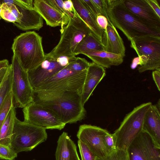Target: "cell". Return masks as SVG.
Instances as JSON below:
<instances>
[{
    "mask_svg": "<svg viewBox=\"0 0 160 160\" xmlns=\"http://www.w3.org/2000/svg\"><path fill=\"white\" fill-rule=\"evenodd\" d=\"M152 76L158 89L160 91V70L153 71L152 72Z\"/></svg>",
    "mask_w": 160,
    "mask_h": 160,
    "instance_id": "obj_39",
    "label": "cell"
},
{
    "mask_svg": "<svg viewBox=\"0 0 160 160\" xmlns=\"http://www.w3.org/2000/svg\"><path fill=\"white\" fill-rule=\"evenodd\" d=\"M152 104L146 112L143 129L148 133L155 142L160 145V112Z\"/></svg>",
    "mask_w": 160,
    "mask_h": 160,
    "instance_id": "obj_20",
    "label": "cell"
},
{
    "mask_svg": "<svg viewBox=\"0 0 160 160\" xmlns=\"http://www.w3.org/2000/svg\"><path fill=\"white\" fill-rule=\"evenodd\" d=\"M76 13L101 42L102 31L80 0H71Z\"/></svg>",
    "mask_w": 160,
    "mask_h": 160,
    "instance_id": "obj_22",
    "label": "cell"
},
{
    "mask_svg": "<svg viewBox=\"0 0 160 160\" xmlns=\"http://www.w3.org/2000/svg\"><path fill=\"white\" fill-rule=\"evenodd\" d=\"M131 42V47L138 56L144 55L148 60L146 64L139 66L138 72L147 70H160V36L146 35L136 37Z\"/></svg>",
    "mask_w": 160,
    "mask_h": 160,
    "instance_id": "obj_9",
    "label": "cell"
},
{
    "mask_svg": "<svg viewBox=\"0 0 160 160\" xmlns=\"http://www.w3.org/2000/svg\"><path fill=\"white\" fill-rule=\"evenodd\" d=\"M108 132L99 127L84 124L79 127L77 136L78 140L87 146L97 158H101L110 153L104 141V137Z\"/></svg>",
    "mask_w": 160,
    "mask_h": 160,
    "instance_id": "obj_13",
    "label": "cell"
},
{
    "mask_svg": "<svg viewBox=\"0 0 160 160\" xmlns=\"http://www.w3.org/2000/svg\"><path fill=\"white\" fill-rule=\"evenodd\" d=\"M13 105L11 91L7 95L0 108V130L9 110Z\"/></svg>",
    "mask_w": 160,
    "mask_h": 160,
    "instance_id": "obj_26",
    "label": "cell"
},
{
    "mask_svg": "<svg viewBox=\"0 0 160 160\" xmlns=\"http://www.w3.org/2000/svg\"><path fill=\"white\" fill-rule=\"evenodd\" d=\"M17 156L18 154L10 147L0 144V159L13 160Z\"/></svg>",
    "mask_w": 160,
    "mask_h": 160,
    "instance_id": "obj_30",
    "label": "cell"
},
{
    "mask_svg": "<svg viewBox=\"0 0 160 160\" xmlns=\"http://www.w3.org/2000/svg\"><path fill=\"white\" fill-rule=\"evenodd\" d=\"M16 117L13 105L9 110L0 130V144L10 147Z\"/></svg>",
    "mask_w": 160,
    "mask_h": 160,
    "instance_id": "obj_23",
    "label": "cell"
},
{
    "mask_svg": "<svg viewBox=\"0 0 160 160\" xmlns=\"http://www.w3.org/2000/svg\"><path fill=\"white\" fill-rule=\"evenodd\" d=\"M96 22L103 32V31L106 29L108 25L107 18L104 16L98 15L97 17Z\"/></svg>",
    "mask_w": 160,
    "mask_h": 160,
    "instance_id": "obj_36",
    "label": "cell"
},
{
    "mask_svg": "<svg viewBox=\"0 0 160 160\" xmlns=\"http://www.w3.org/2000/svg\"><path fill=\"white\" fill-rule=\"evenodd\" d=\"M105 75L106 71L104 68L93 62H90L87 70L81 93L82 102L84 105Z\"/></svg>",
    "mask_w": 160,
    "mask_h": 160,
    "instance_id": "obj_18",
    "label": "cell"
},
{
    "mask_svg": "<svg viewBox=\"0 0 160 160\" xmlns=\"http://www.w3.org/2000/svg\"><path fill=\"white\" fill-rule=\"evenodd\" d=\"M107 13L109 20L129 40L146 35L160 36V33L146 26L128 9L122 0H107Z\"/></svg>",
    "mask_w": 160,
    "mask_h": 160,
    "instance_id": "obj_2",
    "label": "cell"
},
{
    "mask_svg": "<svg viewBox=\"0 0 160 160\" xmlns=\"http://www.w3.org/2000/svg\"><path fill=\"white\" fill-rule=\"evenodd\" d=\"M46 130L16 118L10 146L16 153L30 151L45 141Z\"/></svg>",
    "mask_w": 160,
    "mask_h": 160,
    "instance_id": "obj_6",
    "label": "cell"
},
{
    "mask_svg": "<svg viewBox=\"0 0 160 160\" xmlns=\"http://www.w3.org/2000/svg\"><path fill=\"white\" fill-rule=\"evenodd\" d=\"M78 144L82 160H96L97 157L86 144L78 140Z\"/></svg>",
    "mask_w": 160,
    "mask_h": 160,
    "instance_id": "obj_29",
    "label": "cell"
},
{
    "mask_svg": "<svg viewBox=\"0 0 160 160\" xmlns=\"http://www.w3.org/2000/svg\"><path fill=\"white\" fill-rule=\"evenodd\" d=\"M108 20V25L103 31L101 43L104 50L111 53L125 55V48L123 41L116 28Z\"/></svg>",
    "mask_w": 160,
    "mask_h": 160,
    "instance_id": "obj_17",
    "label": "cell"
},
{
    "mask_svg": "<svg viewBox=\"0 0 160 160\" xmlns=\"http://www.w3.org/2000/svg\"><path fill=\"white\" fill-rule=\"evenodd\" d=\"M96 160H128L127 149L116 148L105 157Z\"/></svg>",
    "mask_w": 160,
    "mask_h": 160,
    "instance_id": "obj_27",
    "label": "cell"
},
{
    "mask_svg": "<svg viewBox=\"0 0 160 160\" xmlns=\"http://www.w3.org/2000/svg\"><path fill=\"white\" fill-rule=\"evenodd\" d=\"M87 70L77 72L72 69L68 64L34 91H64L82 93Z\"/></svg>",
    "mask_w": 160,
    "mask_h": 160,
    "instance_id": "obj_7",
    "label": "cell"
},
{
    "mask_svg": "<svg viewBox=\"0 0 160 160\" xmlns=\"http://www.w3.org/2000/svg\"><path fill=\"white\" fill-rule=\"evenodd\" d=\"M1 16L2 18L13 23L17 22V19L6 3H2L0 6Z\"/></svg>",
    "mask_w": 160,
    "mask_h": 160,
    "instance_id": "obj_32",
    "label": "cell"
},
{
    "mask_svg": "<svg viewBox=\"0 0 160 160\" xmlns=\"http://www.w3.org/2000/svg\"><path fill=\"white\" fill-rule=\"evenodd\" d=\"M33 6L47 25L53 27L60 26L61 29L69 22L70 18L67 16L60 13L45 0H34Z\"/></svg>",
    "mask_w": 160,
    "mask_h": 160,
    "instance_id": "obj_16",
    "label": "cell"
},
{
    "mask_svg": "<svg viewBox=\"0 0 160 160\" xmlns=\"http://www.w3.org/2000/svg\"><path fill=\"white\" fill-rule=\"evenodd\" d=\"M48 3L63 14L67 16L70 18L74 16V14L65 10L64 8L63 1L62 0H45Z\"/></svg>",
    "mask_w": 160,
    "mask_h": 160,
    "instance_id": "obj_31",
    "label": "cell"
},
{
    "mask_svg": "<svg viewBox=\"0 0 160 160\" xmlns=\"http://www.w3.org/2000/svg\"><path fill=\"white\" fill-rule=\"evenodd\" d=\"M145 64V62L143 58L141 56H139L133 59L131 65V68L132 69H134L138 65L142 66Z\"/></svg>",
    "mask_w": 160,
    "mask_h": 160,
    "instance_id": "obj_38",
    "label": "cell"
},
{
    "mask_svg": "<svg viewBox=\"0 0 160 160\" xmlns=\"http://www.w3.org/2000/svg\"><path fill=\"white\" fill-rule=\"evenodd\" d=\"M9 64L7 59L0 60V70L2 68L8 67Z\"/></svg>",
    "mask_w": 160,
    "mask_h": 160,
    "instance_id": "obj_43",
    "label": "cell"
},
{
    "mask_svg": "<svg viewBox=\"0 0 160 160\" xmlns=\"http://www.w3.org/2000/svg\"><path fill=\"white\" fill-rule=\"evenodd\" d=\"M82 54L90 58L93 62L103 68H109L112 66H118L121 64L123 57L105 51H93L84 52Z\"/></svg>",
    "mask_w": 160,
    "mask_h": 160,
    "instance_id": "obj_21",
    "label": "cell"
},
{
    "mask_svg": "<svg viewBox=\"0 0 160 160\" xmlns=\"http://www.w3.org/2000/svg\"><path fill=\"white\" fill-rule=\"evenodd\" d=\"M104 141L105 147L109 152L116 149V140L113 134L108 132L104 137Z\"/></svg>",
    "mask_w": 160,
    "mask_h": 160,
    "instance_id": "obj_33",
    "label": "cell"
},
{
    "mask_svg": "<svg viewBox=\"0 0 160 160\" xmlns=\"http://www.w3.org/2000/svg\"><path fill=\"white\" fill-rule=\"evenodd\" d=\"M104 50L100 41L92 32L85 36L77 46L75 56L84 52L93 51Z\"/></svg>",
    "mask_w": 160,
    "mask_h": 160,
    "instance_id": "obj_24",
    "label": "cell"
},
{
    "mask_svg": "<svg viewBox=\"0 0 160 160\" xmlns=\"http://www.w3.org/2000/svg\"><path fill=\"white\" fill-rule=\"evenodd\" d=\"M76 57L63 56L54 58L49 56L45 53V58L41 63L27 72L30 84L34 91L66 67Z\"/></svg>",
    "mask_w": 160,
    "mask_h": 160,
    "instance_id": "obj_10",
    "label": "cell"
},
{
    "mask_svg": "<svg viewBox=\"0 0 160 160\" xmlns=\"http://www.w3.org/2000/svg\"><path fill=\"white\" fill-rule=\"evenodd\" d=\"M126 8L141 22L160 33V18L146 0H122Z\"/></svg>",
    "mask_w": 160,
    "mask_h": 160,
    "instance_id": "obj_14",
    "label": "cell"
},
{
    "mask_svg": "<svg viewBox=\"0 0 160 160\" xmlns=\"http://www.w3.org/2000/svg\"><path fill=\"white\" fill-rule=\"evenodd\" d=\"M95 5L99 15L105 17L109 20L107 14V0H92Z\"/></svg>",
    "mask_w": 160,
    "mask_h": 160,
    "instance_id": "obj_34",
    "label": "cell"
},
{
    "mask_svg": "<svg viewBox=\"0 0 160 160\" xmlns=\"http://www.w3.org/2000/svg\"><path fill=\"white\" fill-rule=\"evenodd\" d=\"M24 121L45 130H61L66 124L53 112L33 102L23 109Z\"/></svg>",
    "mask_w": 160,
    "mask_h": 160,
    "instance_id": "obj_11",
    "label": "cell"
},
{
    "mask_svg": "<svg viewBox=\"0 0 160 160\" xmlns=\"http://www.w3.org/2000/svg\"><path fill=\"white\" fill-rule=\"evenodd\" d=\"M80 0L92 17L96 21L97 17L99 15L95 5L92 0Z\"/></svg>",
    "mask_w": 160,
    "mask_h": 160,
    "instance_id": "obj_35",
    "label": "cell"
},
{
    "mask_svg": "<svg viewBox=\"0 0 160 160\" xmlns=\"http://www.w3.org/2000/svg\"><path fill=\"white\" fill-rule=\"evenodd\" d=\"M3 3L15 4L20 12V16L17 22L13 25L23 31L31 30H39L43 26V18L33 8H29L24 6L18 0H3Z\"/></svg>",
    "mask_w": 160,
    "mask_h": 160,
    "instance_id": "obj_15",
    "label": "cell"
},
{
    "mask_svg": "<svg viewBox=\"0 0 160 160\" xmlns=\"http://www.w3.org/2000/svg\"><path fill=\"white\" fill-rule=\"evenodd\" d=\"M12 92L15 106L23 108L33 101L34 91L30 84L27 72L21 66L13 55L12 60Z\"/></svg>",
    "mask_w": 160,
    "mask_h": 160,
    "instance_id": "obj_8",
    "label": "cell"
},
{
    "mask_svg": "<svg viewBox=\"0 0 160 160\" xmlns=\"http://www.w3.org/2000/svg\"><path fill=\"white\" fill-rule=\"evenodd\" d=\"M90 62L84 58L76 57L72 61L70 62L69 64L73 70L81 72L87 70Z\"/></svg>",
    "mask_w": 160,
    "mask_h": 160,
    "instance_id": "obj_28",
    "label": "cell"
},
{
    "mask_svg": "<svg viewBox=\"0 0 160 160\" xmlns=\"http://www.w3.org/2000/svg\"><path fill=\"white\" fill-rule=\"evenodd\" d=\"M9 66L8 67L3 68L0 70V86L8 72Z\"/></svg>",
    "mask_w": 160,
    "mask_h": 160,
    "instance_id": "obj_42",
    "label": "cell"
},
{
    "mask_svg": "<svg viewBox=\"0 0 160 160\" xmlns=\"http://www.w3.org/2000/svg\"><path fill=\"white\" fill-rule=\"evenodd\" d=\"M19 2L25 7L28 8L33 9V1L32 0H18Z\"/></svg>",
    "mask_w": 160,
    "mask_h": 160,
    "instance_id": "obj_41",
    "label": "cell"
},
{
    "mask_svg": "<svg viewBox=\"0 0 160 160\" xmlns=\"http://www.w3.org/2000/svg\"><path fill=\"white\" fill-rule=\"evenodd\" d=\"M55 158L56 160H80L76 144L66 132H63L58 138Z\"/></svg>",
    "mask_w": 160,
    "mask_h": 160,
    "instance_id": "obj_19",
    "label": "cell"
},
{
    "mask_svg": "<svg viewBox=\"0 0 160 160\" xmlns=\"http://www.w3.org/2000/svg\"><path fill=\"white\" fill-rule=\"evenodd\" d=\"M150 6L158 16L160 18V8L159 4L157 0H146Z\"/></svg>",
    "mask_w": 160,
    "mask_h": 160,
    "instance_id": "obj_37",
    "label": "cell"
},
{
    "mask_svg": "<svg viewBox=\"0 0 160 160\" xmlns=\"http://www.w3.org/2000/svg\"><path fill=\"white\" fill-rule=\"evenodd\" d=\"M64 8L66 11L74 13V9L72 2L71 0L63 1Z\"/></svg>",
    "mask_w": 160,
    "mask_h": 160,
    "instance_id": "obj_40",
    "label": "cell"
},
{
    "mask_svg": "<svg viewBox=\"0 0 160 160\" xmlns=\"http://www.w3.org/2000/svg\"><path fill=\"white\" fill-rule=\"evenodd\" d=\"M73 18L61 29L60 40L57 45L47 55L54 58L74 57L75 50L85 36L92 32L75 12Z\"/></svg>",
    "mask_w": 160,
    "mask_h": 160,
    "instance_id": "obj_4",
    "label": "cell"
},
{
    "mask_svg": "<svg viewBox=\"0 0 160 160\" xmlns=\"http://www.w3.org/2000/svg\"><path fill=\"white\" fill-rule=\"evenodd\" d=\"M81 93L69 91H34L33 101L48 109L65 124L83 119L86 111Z\"/></svg>",
    "mask_w": 160,
    "mask_h": 160,
    "instance_id": "obj_1",
    "label": "cell"
},
{
    "mask_svg": "<svg viewBox=\"0 0 160 160\" xmlns=\"http://www.w3.org/2000/svg\"><path fill=\"white\" fill-rule=\"evenodd\" d=\"M1 9L0 7V20L2 18L1 16Z\"/></svg>",
    "mask_w": 160,
    "mask_h": 160,
    "instance_id": "obj_44",
    "label": "cell"
},
{
    "mask_svg": "<svg viewBox=\"0 0 160 160\" xmlns=\"http://www.w3.org/2000/svg\"><path fill=\"white\" fill-rule=\"evenodd\" d=\"M128 160H160V145L142 130L127 149Z\"/></svg>",
    "mask_w": 160,
    "mask_h": 160,
    "instance_id": "obj_12",
    "label": "cell"
},
{
    "mask_svg": "<svg viewBox=\"0 0 160 160\" xmlns=\"http://www.w3.org/2000/svg\"><path fill=\"white\" fill-rule=\"evenodd\" d=\"M152 105L150 102L142 104L126 116L113 133L116 140V148L127 149L142 130L145 114Z\"/></svg>",
    "mask_w": 160,
    "mask_h": 160,
    "instance_id": "obj_5",
    "label": "cell"
},
{
    "mask_svg": "<svg viewBox=\"0 0 160 160\" xmlns=\"http://www.w3.org/2000/svg\"><path fill=\"white\" fill-rule=\"evenodd\" d=\"M12 70L9 64L8 72L0 86V108L7 95L12 91Z\"/></svg>",
    "mask_w": 160,
    "mask_h": 160,
    "instance_id": "obj_25",
    "label": "cell"
},
{
    "mask_svg": "<svg viewBox=\"0 0 160 160\" xmlns=\"http://www.w3.org/2000/svg\"><path fill=\"white\" fill-rule=\"evenodd\" d=\"M11 49L22 67L27 72L37 67L45 58L42 38L34 31L26 32L16 37Z\"/></svg>",
    "mask_w": 160,
    "mask_h": 160,
    "instance_id": "obj_3",
    "label": "cell"
}]
</instances>
